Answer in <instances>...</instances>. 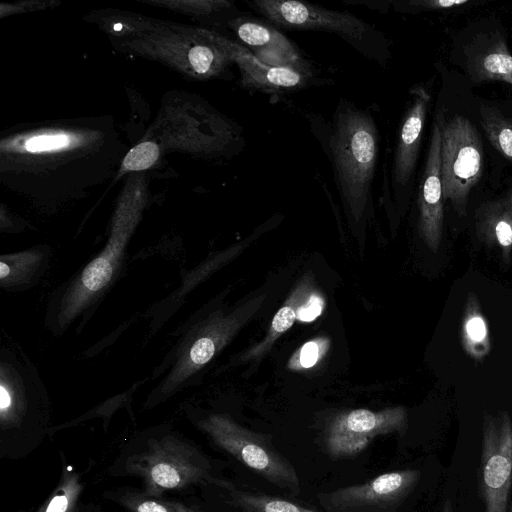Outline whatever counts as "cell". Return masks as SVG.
<instances>
[{
  "label": "cell",
  "instance_id": "6da1fadb",
  "mask_svg": "<svg viewBox=\"0 0 512 512\" xmlns=\"http://www.w3.org/2000/svg\"><path fill=\"white\" fill-rule=\"evenodd\" d=\"M109 473L115 477H136L141 490L163 497L171 491L195 487L223 488L211 460L190 439L168 424L149 427L135 435L121 450Z\"/></svg>",
  "mask_w": 512,
  "mask_h": 512
},
{
  "label": "cell",
  "instance_id": "7a4b0ae2",
  "mask_svg": "<svg viewBox=\"0 0 512 512\" xmlns=\"http://www.w3.org/2000/svg\"><path fill=\"white\" fill-rule=\"evenodd\" d=\"M264 300L265 294L230 312L218 308L207 315L191 317L163 361L154 369L152 379L160 376L161 379L148 394L143 407L155 408L195 385L208 364L257 313Z\"/></svg>",
  "mask_w": 512,
  "mask_h": 512
},
{
  "label": "cell",
  "instance_id": "3957f363",
  "mask_svg": "<svg viewBox=\"0 0 512 512\" xmlns=\"http://www.w3.org/2000/svg\"><path fill=\"white\" fill-rule=\"evenodd\" d=\"M50 400L37 367L16 343L0 348V456L26 457L49 436Z\"/></svg>",
  "mask_w": 512,
  "mask_h": 512
},
{
  "label": "cell",
  "instance_id": "277c9868",
  "mask_svg": "<svg viewBox=\"0 0 512 512\" xmlns=\"http://www.w3.org/2000/svg\"><path fill=\"white\" fill-rule=\"evenodd\" d=\"M324 143L346 214L354 223H359L372 203L380 154L376 122L369 112L342 99L335 109Z\"/></svg>",
  "mask_w": 512,
  "mask_h": 512
},
{
  "label": "cell",
  "instance_id": "5b68a950",
  "mask_svg": "<svg viewBox=\"0 0 512 512\" xmlns=\"http://www.w3.org/2000/svg\"><path fill=\"white\" fill-rule=\"evenodd\" d=\"M248 5L282 28L334 33L361 55L381 65L391 57L388 39L351 13L297 0H251Z\"/></svg>",
  "mask_w": 512,
  "mask_h": 512
},
{
  "label": "cell",
  "instance_id": "8992f818",
  "mask_svg": "<svg viewBox=\"0 0 512 512\" xmlns=\"http://www.w3.org/2000/svg\"><path fill=\"white\" fill-rule=\"evenodd\" d=\"M191 421L216 447L260 477L294 496L300 494L296 469L267 436L241 426L227 413L192 416Z\"/></svg>",
  "mask_w": 512,
  "mask_h": 512
},
{
  "label": "cell",
  "instance_id": "52a82bcc",
  "mask_svg": "<svg viewBox=\"0 0 512 512\" xmlns=\"http://www.w3.org/2000/svg\"><path fill=\"white\" fill-rule=\"evenodd\" d=\"M483 145L475 126L463 116H454L441 132V176L444 201L459 215L466 214L468 197L481 178Z\"/></svg>",
  "mask_w": 512,
  "mask_h": 512
},
{
  "label": "cell",
  "instance_id": "ba28073f",
  "mask_svg": "<svg viewBox=\"0 0 512 512\" xmlns=\"http://www.w3.org/2000/svg\"><path fill=\"white\" fill-rule=\"evenodd\" d=\"M478 484L485 512H507L512 485V420L508 411L484 414Z\"/></svg>",
  "mask_w": 512,
  "mask_h": 512
},
{
  "label": "cell",
  "instance_id": "9c48e42d",
  "mask_svg": "<svg viewBox=\"0 0 512 512\" xmlns=\"http://www.w3.org/2000/svg\"><path fill=\"white\" fill-rule=\"evenodd\" d=\"M420 475L416 469L390 471L361 484L319 493L317 499L326 512H395Z\"/></svg>",
  "mask_w": 512,
  "mask_h": 512
},
{
  "label": "cell",
  "instance_id": "30bf717a",
  "mask_svg": "<svg viewBox=\"0 0 512 512\" xmlns=\"http://www.w3.org/2000/svg\"><path fill=\"white\" fill-rule=\"evenodd\" d=\"M406 428L407 411L401 406L380 411L350 410L337 415L328 425L325 450L333 458H351L364 451L375 437L403 434Z\"/></svg>",
  "mask_w": 512,
  "mask_h": 512
},
{
  "label": "cell",
  "instance_id": "8fae6325",
  "mask_svg": "<svg viewBox=\"0 0 512 512\" xmlns=\"http://www.w3.org/2000/svg\"><path fill=\"white\" fill-rule=\"evenodd\" d=\"M442 123L436 119L418 192V231L426 244L437 251L443 234L444 197L441 176Z\"/></svg>",
  "mask_w": 512,
  "mask_h": 512
},
{
  "label": "cell",
  "instance_id": "7c38bea8",
  "mask_svg": "<svg viewBox=\"0 0 512 512\" xmlns=\"http://www.w3.org/2000/svg\"><path fill=\"white\" fill-rule=\"evenodd\" d=\"M411 101L403 116L393 152L390 181L386 188H392L396 196L412 182L418 161L422 134L430 102V95L421 86L410 91Z\"/></svg>",
  "mask_w": 512,
  "mask_h": 512
},
{
  "label": "cell",
  "instance_id": "4fadbf2b",
  "mask_svg": "<svg viewBox=\"0 0 512 512\" xmlns=\"http://www.w3.org/2000/svg\"><path fill=\"white\" fill-rule=\"evenodd\" d=\"M225 48L228 56L239 65L248 88L264 92L290 91L307 86L312 79L309 68L265 64L247 48L232 43H225Z\"/></svg>",
  "mask_w": 512,
  "mask_h": 512
},
{
  "label": "cell",
  "instance_id": "5bb4252c",
  "mask_svg": "<svg viewBox=\"0 0 512 512\" xmlns=\"http://www.w3.org/2000/svg\"><path fill=\"white\" fill-rule=\"evenodd\" d=\"M235 32L261 62L274 66L309 68L296 47L271 25L255 19L235 22Z\"/></svg>",
  "mask_w": 512,
  "mask_h": 512
},
{
  "label": "cell",
  "instance_id": "9a60e30c",
  "mask_svg": "<svg viewBox=\"0 0 512 512\" xmlns=\"http://www.w3.org/2000/svg\"><path fill=\"white\" fill-rule=\"evenodd\" d=\"M465 55L466 71L473 82L500 81L512 86V55L501 36H476Z\"/></svg>",
  "mask_w": 512,
  "mask_h": 512
},
{
  "label": "cell",
  "instance_id": "2e32d148",
  "mask_svg": "<svg viewBox=\"0 0 512 512\" xmlns=\"http://www.w3.org/2000/svg\"><path fill=\"white\" fill-rule=\"evenodd\" d=\"M52 249L38 245L0 256V286L8 292H22L37 285L47 271Z\"/></svg>",
  "mask_w": 512,
  "mask_h": 512
},
{
  "label": "cell",
  "instance_id": "e0dca14e",
  "mask_svg": "<svg viewBox=\"0 0 512 512\" xmlns=\"http://www.w3.org/2000/svg\"><path fill=\"white\" fill-rule=\"evenodd\" d=\"M61 471L59 480L51 493L34 512H102L101 507L84 500L86 489L85 475L94 462L82 471L67 462L63 451H60Z\"/></svg>",
  "mask_w": 512,
  "mask_h": 512
},
{
  "label": "cell",
  "instance_id": "ac0fdd59",
  "mask_svg": "<svg viewBox=\"0 0 512 512\" xmlns=\"http://www.w3.org/2000/svg\"><path fill=\"white\" fill-rule=\"evenodd\" d=\"M476 233L486 245L498 246L504 263L512 252V206L507 198L484 203L476 213Z\"/></svg>",
  "mask_w": 512,
  "mask_h": 512
},
{
  "label": "cell",
  "instance_id": "d6986e66",
  "mask_svg": "<svg viewBox=\"0 0 512 512\" xmlns=\"http://www.w3.org/2000/svg\"><path fill=\"white\" fill-rule=\"evenodd\" d=\"M461 343L465 353L475 361H482L491 350L488 323L473 292L467 295L464 305Z\"/></svg>",
  "mask_w": 512,
  "mask_h": 512
},
{
  "label": "cell",
  "instance_id": "ffe728a7",
  "mask_svg": "<svg viewBox=\"0 0 512 512\" xmlns=\"http://www.w3.org/2000/svg\"><path fill=\"white\" fill-rule=\"evenodd\" d=\"M103 497L127 512H209L198 505L151 496L141 489L118 487L103 493Z\"/></svg>",
  "mask_w": 512,
  "mask_h": 512
},
{
  "label": "cell",
  "instance_id": "44dd1931",
  "mask_svg": "<svg viewBox=\"0 0 512 512\" xmlns=\"http://www.w3.org/2000/svg\"><path fill=\"white\" fill-rule=\"evenodd\" d=\"M222 489L238 512H320L277 495L239 489L230 481Z\"/></svg>",
  "mask_w": 512,
  "mask_h": 512
},
{
  "label": "cell",
  "instance_id": "7402d4cb",
  "mask_svg": "<svg viewBox=\"0 0 512 512\" xmlns=\"http://www.w3.org/2000/svg\"><path fill=\"white\" fill-rule=\"evenodd\" d=\"M307 290L308 284L306 283L299 285L295 289L293 294H291L290 298L287 300L286 304L281 307L275 314L267 336L261 343L247 352L245 355L246 359L260 357L262 354L268 351V349L279 336H281L293 325L294 321L297 320L299 307L306 301L305 299L309 297Z\"/></svg>",
  "mask_w": 512,
  "mask_h": 512
},
{
  "label": "cell",
  "instance_id": "603a6c76",
  "mask_svg": "<svg viewBox=\"0 0 512 512\" xmlns=\"http://www.w3.org/2000/svg\"><path fill=\"white\" fill-rule=\"evenodd\" d=\"M481 124L491 145L512 161V122L497 110L483 106Z\"/></svg>",
  "mask_w": 512,
  "mask_h": 512
},
{
  "label": "cell",
  "instance_id": "cb8c5ba5",
  "mask_svg": "<svg viewBox=\"0 0 512 512\" xmlns=\"http://www.w3.org/2000/svg\"><path fill=\"white\" fill-rule=\"evenodd\" d=\"M142 382L143 381H139V382L135 383L134 386L131 389H129L128 391H126L122 394L116 395L113 398L108 399L101 405L91 409L90 411L81 415L80 417H77L71 421H68V422H65L62 424H58L56 426H52L49 431V437H52L57 432H59L63 429L77 426L80 423H83L84 421H87V420H91L93 418H102L104 428H105V430H107L111 416L118 409H121L123 407L129 411L132 421L134 422V414L130 407L131 395L137 389L139 384Z\"/></svg>",
  "mask_w": 512,
  "mask_h": 512
},
{
  "label": "cell",
  "instance_id": "d4e9b609",
  "mask_svg": "<svg viewBox=\"0 0 512 512\" xmlns=\"http://www.w3.org/2000/svg\"><path fill=\"white\" fill-rule=\"evenodd\" d=\"M159 149L152 142H143L135 146L124 158L123 165L127 170H144L157 160Z\"/></svg>",
  "mask_w": 512,
  "mask_h": 512
},
{
  "label": "cell",
  "instance_id": "484cf974",
  "mask_svg": "<svg viewBox=\"0 0 512 512\" xmlns=\"http://www.w3.org/2000/svg\"><path fill=\"white\" fill-rule=\"evenodd\" d=\"M468 3L469 0H411L407 2H392L395 10L402 12L450 9Z\"/></svg>",
  "mask_w": 512,
  "mask_h": 512
},
{
  "label": "cell",
  "instance_id": "4316f807",
  "mask_svg": "<svg viewBox=\"0 0 512 512\" xmlns=\"http://www.w3.org/2000/svg\"><path fill=\"white\" fill-rule=\"evenodd\" d=\"M218 56L214 49L204 45H196L188 53L189 62L198 74L208 73L217 67Z\"/></svg>",
  "mask_w": 512,
  "mask_h": 512
},
{
  "label": "cell",
  "instance_id": "83f0119b",
  "mask_svg": "<svg viewBox=\"0 0 512 512\" xmlns=\"http://www.w3.org/2000/svg\"><path fill=\"white\" fill-rule=\"evenodd\" d=\"M69 140L65 135H41L27 140L25 147L30 152L58 149L68 144Z\"/></svg>",
  "mask_w": 512,
  "mask_h": 512
},
{
  "label": "cell",
  "instance_id": "f1b7e54d",
  "mask_svg": "<svg viewBox=\"0 0 512 512\" xmlns=\"http://www.w3.org/2000/svg\"><path fill=\"white\" fill-rule=\"evenodd\" d=\"M323 306V298L318 293H311L306 301L299 307L297 320L302 322L313 321L321 314Z\"/></svg>",
  "mask_w": 512,
  "mask_h": 512
},
{
  "label": "cell",
  "instance_id": "f546056e",
  "mask_svg": "<svg viewBox=\"0 0 512 512\" xmlns=\"http://www.w3.org/2000/svg\"><path fill=\"white\" fill-rule=\"evenodd\" d=\"M320 355V348L316 341L304 344L299 352V364L304 368L313 366Z\"/></svg>",
  "mask_w": 512,
  "mask_h": 512
},
{
  "label": "cell",
  "instance_id": "4dcf8cb0",
  "mask_svg": "<svg viewBox=\"0 0 512 512\" xmlns=\"http://www.w3.org/2000/svg\"><path fill=\"white\" fill-rule=\"evenodd\" d=\"M442 512H453L452 510V503L450 499H447L444 503Z\"/></svg>",
  "mask_w": 512,
  "mask_h": 512
},
{
  "label": "cell",
  "instance_id": "1f68e13d",
  "mask_svg": "<svg viewBox=\"0 0 512 512\" xmlns=\"http://www.w3.org/2000/svg\"><path fill=\"white\" fill-rule=\"evenodd\" d=\"M122 28L121 24H115L114 25V29L115 30H120Z\"/></svg>",
  "mask_w": 512,
  "mask_h": 512
},
{
  "label": "cell",
  "instance_id": "d6a6232c",
  "mask_svg": "<svg viewBox=\"0 0 512 512\" xmlns=\"http://www.w3.org/2000/svg\"><path fill=\"white\" fill-rule=\"evenodd\" d=\"M507 200L510 203V205L512 206V194L507 197Z\"/></svg>",
  "mask_w": 512,
  "mask_h": 512
},
{
  "label": "cell",
  "instance_id": "836d02e7",
  "mask_svg": "<svg viewBox=\"0 0 512 512\" xmlns=\"http://www.w3.org/2000/svg\"><path fill=\"white\" fill-rule=\"evenodd\" d=\"M507 512H512V501H511V503L508 506Z\"/></svg>",
  "mask_w": 512,
  "mask_h": 512
},
{
  "label": "cell",
  "instance_id": "e575fe53",
  "mask_svg": "<svg viewBox=\"0 0 512 512\" xmlns=\"http://www.w3.org/2000/svg\"><path fill=\"white\" fill-rule=\"evenodd\" d=\"M20 512H25V511H20Z\"/></svg>",
  "mask_w": 512,
  "mask_h": 512
}]
</instances>
